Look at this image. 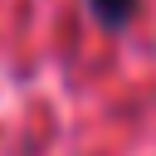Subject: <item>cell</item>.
<instances>
[{
    "label": "cell",
    "instance_id": "1",
    "mask_svg": "<svg viewBox=\"0 0 156 156\" xmlns=\"http://www.w3.org/2000/svg\"><path fill=\"white\" fill-rule=\"evenodd\" d=\"M88 10H93V20H98V24H107V29H122V24H132V15H136V0H88Z\"/></svg>",
    "mask_w": 156,
    "mask_h": 156
}]
</instances>
